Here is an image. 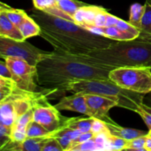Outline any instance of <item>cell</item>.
Returning a JSON list of instances; mask_svg holds the SVG:
<instances>
[{
    "instance_id": "1",
    "label": "cell",
    "mask_w": 151,
    "mask_h": 151,
    "mask_svg": "<svg viewBox=\"0 0 151 151\" xmlns=\"http://www.w3.org/2000/svg\"><path fill=\"white\" fill-rule=\"evenodd\" d=\"M37 68V83L46 89L64 92L69 83L85 80H109L115 68L102 64L87 55H73L54 50L41 59Z\"/></svg>"
},
{
    "instance_id": "2",
    "label": "cell",
    "mask_w": 151,
    "mask_h": 151,
    "mask_svg": "<svg viewBox=\"0 0 151 151\" xmlns=\"http://www.w3.org/2000/svg\"><path fill=\"white\" fill-rule=\"evenodd\" d=\"M85 55L113 68L122 66L151 68V41L139 38L131 41H117L108 48L93 51Z\"/></svg>"
},
{
    "instance_id": "3",
    "label": "cell",
    "mask_w": 151,
    "mask_h": 151,
    "mask_svg": "<svg viewBox=\"0 0 151 151\" xmlns=\"http://www.w3.org/2000/svg\"><path fill=\"white\" fill-rule=\"evenodd\" d=\"M30 16L41 28L77 38L85 43L92 51L108 48L117 41L94 33L72 21L36 8L32 10Z\"/></svg>"
},
{
    "instance_id": "4",
    "label": "cell",
    "mask_w": 151,
    "mask_h": 151,
    "mask_svg": "<svg viewBox=\"0 0 151 151\" xmlns=\"http://www.w3.org/2000/svg\"><path fill=\"white\" fill-rule=\"evenodd\" d=\"M66 91L103 96L115 100L118 107L133 111H135L143 103L145 95L121 88L110 79L75 81L67 86Z\"/></svg>"
},
{
    "instance_id": "5",
    "label": "cell",
    "mask_w": 151,
    "mask_h": 151,
    "mask_svg": "<svg viewBox=\"0 0 151 151\" xmlns=\"http://www.w3.org/2000/svg\"><path fill=\"white\" fill-rule=\"evenodd\" d=\"M109 79L121 88L146 94L151 92V68L122 66L109 72Z\"/></svg>"
},
{
    "instance_id": "6",
    "label": "cell",
    "mask_w": 151,
    "mask_h": 151,
    "mask_svg": "<svg viewBox=\"0 0 151 151\" xmlns=\"http://www.w3.org/2000/svg\"><path fill=\"white\" fill-rule=\"evenodd\" d=\"M50 52L40 50L26 41H16L0 37V56L3 59L7 57L17 58L26 60L32 66H36Z\"/></svg>"
},
{
    "instance_id": "7",
    "label": "cell",
    "mask_w": 151,
    "mask_h": 151,
    "mask_svg": "<svg viewBox=\"0 0 151 151\" xmlns=\"http://www.w3.org/2000/svg\"><path fill=\"white\" fill-rule=\"evenodd\" d=\"M4 59L12 73V79L16 83L18 87L26 91H35L36 66H32L26 60L17 58L7 57Z\"/></svg>"
},
{
    "instance_id": "8",
    "label": "cell",
    "mask_w": 151,
    "mask_h": 151,
    "mask_svg": "<svg viewBox=\"0 0 151 151\" xmlns=\"http://www.w3.org/2000/svg\"><path fill=\"white\" fill-rule=\"evenodd\" d=\"M66 117L62 116L55 106L48 100L38 103L33 107V120L41 124L50 132L58 129L64 124Z\"/></svg>"
},
{
    "instance_id": "9",
    "label": "cell",
    "mask_w": 151,
    "mask_h": 151,
    "mask_svg": "<svg viewBox=\"0 0 151 151\" xmlns=\"http://www.w3.org/2000/svg\"><path fill=\"white\" fill-rule=\"evenodd\" d=\"M85 96L90 116L105 122H114L109 116V111L111 109L117 106V103L115 100L97 94H86Z\"/></svg>"
},
{
    "instance_id": "10",
    "label": "cell",
    "mask_w": 151,
    "mask_h": 151,
    "mask_svg": "<svg viewBox=\"0 0 151 151\" xmlns=\"http://www.w3.org/2000/svg\"><path fill=\"white\" fill-rule=\"evenodd\" d=\"M52 137L49 134L48 135L44 137L32 138L27 137L22 142L10 140L3 147H0V150L9 151H41L47 142Z\"/></svg>"
},
{
    "instance_id": "11",
    "label": "cell",
    "mask_w": 151,
    "mask_h": 151,
    "mask_svg": "<svg viewBox=\"0 0 151 151\" xmlns=\"http://www.w3.org/2000/svg\"><path fill=\"white\" fill-rule=\"evenodd\" d=\"M55 106L59 111H71L90 116L86 96L81 93H74V94L69 97H63Z\"/></svg>"
},
{
    "instance_id": "12",
    "label": "cell",
    "mask_w": 151,
    "mask_h": 151,
    "mask_svg": "<svg viewBox=\"0 0 151 151\" xmlns=\"http://www.w3.org/2000/svg\"><path fill=\"white\" fill-rule=\"evenodd\" d=\"M0 37L16 41H25L20 29L16 26L3 10H0Z\"/></svg>"
},
{
    "instance_id": "13",
    "label": "cell",
    "mask_w": 151,
    "mask_h": 151,
    "mask_svg": "<svg viewBox=\"0 0 151 151\" xmlns=\"http://www.w3.org/2000/svg\"><path fill=\"white\" fill-rule=\"evenodd\" d=\"M106 125L111 134L123 138L126 140H131L137 137L146 135L147 132L141 130L134 129V128H123L117 125L114 122H106Z\"/></svg>"
},
{
    "instance_id": "14",
    "label": "cell",
    "mask_w": 151,
    "mask_h": 151,
    "mask_svg": "<svg viewBox=\"0 0 151 151\" xmlns=\"http://www.w3.org/2000/svg\"><path fill=\"white\" fill-rule=\"evenodd\" d=\"M17 119L13 101L5 99L0 102V124L7 127H12Z\"/></svg>"
},
{
    "instance_id": "15",
    "label": "cell",
    "mask_w": 151,
    "mask_h": 151,
    "mask_svg": "<svg viewBox=\"0 0 151 151\" xmlns=\"http://www.w3.org/2000/svg\"><path fill=\"white\" fill-rule=\"evenodd\" d=\"M94 119V117H92V116H88L87 118H66L64 125L67 128L78 130L82 133L89 132V131H91V125H92Z\"/></svg>"
},
{
    "instance_id": "16",
    "label": "cell",
    "mask_w": 151,
    "mask_h": 151,
    "mask_svg": "<svg viewBox=\"0 0 151 151\" xmlns=\"http://www.w3.org/2000/svg\"><path fill=\"white\" fill-rule=\"evenodd\" d=\"M19 28L25 40L31 37L40 35L41 31L40 25L29 16H28Z\"/></svg>"
},
{
    "instance_id": "17",
    "label": "cell",
    "mask_w": 151,
    "mask_h": 151,
    "mask_svg": "<svg viewBox=\"0 0 151 151\" xmlns=\"http://www.w3.org/2000/svg\"><path fill=\"white\" fill-rule=\"evenodd\" d=\"M0 10H3L6 13L7 18L17 27H19V26L24 22L25 19L29 16L23 10L12 8V7H9L8 5H7V4L3 2H1V8H0Z\"/></svg>"
},
{
    "instance_id": "18",
    "label": "cell",
    "mask_w": 151,
    "mask_h": 151,
    "mask_svg": "<svg viewBox=\"0 0 151 151\" xmlns=\"http://www.w3.org/2000/svg\"><path fill=\"white\" fill-rule=\"evenodd\" d=\"M88 4L78 1V0H60L57 2L58 7L63 13H65L68 16H69L72 19V22H73L72 16L75 14V12L79 10L81 7L88 5Z\"/></svg>"
},
{
    "instance_id": "19",
    "label": "cell",
    "mask_w": 151,
    "mask_h": 151,
    "mask_svg": "<svg viewBox=\"0 0 151 151\" xmlns=\"http://www.w3.org/2000/svg\"><path fill=\"white\" fill-rule=\"evenodd\" d=\"M145 11V5L139 3H134L130 8V17L128 22L140 30L141 22Z\"/></svg>"
},
{
    "instance_id": "20",
    "label": "cell",
    "mask_w": 151,
    "mask_h": 151,
    "mask_svg": "<svg viewBox=\"0 0 151 151\" xmlns=\"http://www.w3.org/2000/svg\"><path fill=\"white\" fill-rule=\"evenodd\" d=\"M16 86L17 84L13 79L0 76V101L11 95Z\"/></svg>"
},
{
    "instance_id": "21",
    "label": "cell",
    "mask_w": 151,
    "mask_h": 151,
    "mask_svg": "<svg viewBox=\"0 0 151 151\" xmlns=\"http://www.w3.org/2000/svg\"><path fill=\"white\" fill-rule=\"evenodd\" d=\"M50 133V131L44 128V126L35 122L32 119L27 127V136L29 138L32 137H40L48 135Z\"/></svg>"
},
{
    "instance_id": "22",
    "label": "cell",
    "mask_w": 151,
    "mask_h": 151,
    "mask_svg": "<svg viewBox=\"0 0 151 151\" xmlns=\"http://www.w3.org/2000/svg\"><path fill=\"white\" fill-rule=\"evenodd\" d=\"M145 5V11L141 22L140 32L151 35V1L147 0Z\"/></svg>"
},
{
    "instance_id": "23",
    "label": "cell",
    "mask_w": 151,
    "mask_h": 151,
    "mask_svg": "<svg viewBox=\"0 0 151 151\" xmlns=\"http://www.w3.org/2000/svg\"><path fill=\"white\" fill-rule=\"evenodd\" d=\"M102 8L103 7H100V6L91 5V4L84 6V24L81 25V27L87 24H93L96 16L98 13V12L102 10Z\"/></svg>"
},
{
    "instance_id": "24",
    "label": "cell",
    "mask_w": 151,
    "mask_h": 151,
    "mask_svg": "<svg viewBox=\"0 0 151 151\" xmlns=\"http://www.w3.org/2000/svg\"><path fill=\"white\" fill-rule=\"evenodd\" d=\"M108 140L110 144L111 150H125L126 148L128 140L111 134V133L106 134Z\"/></svg>"
},
{
    "instance_id": "25",
    "label": "cell",
    "mask_w": 151,
    "mask_h": 151,
    "mask_svg": "<svg viewBox=\"0 0 151 151\" xmlns=\"http://www.w3.org/2000/svg\"><path fill=\"white\" fill-rule=\"evenodd\" d=\"M94 151V150H105L104 147L97 143L94 139V137L88 141L80 144L72 149L71 151Z\"/></svg>"
},
{
    "instance_id": "26",
    "label": "cell",
    "mask_w": 151,
    "mask_h": 151,
    "mask_svg": "<svg viewBox=\"0 0 151 151\" xmlns=\"http://www.w3.org/2000/svg\"><path fill=\"white\" fill-rule=\"evenodd\" d=\"M146 135L137 137L133 139L128 140L126 148L125 150H135V151H146L145 148V145Z\"/></svg>"
},
{
    "instance_id": "27",
    "label": "cell",
    "mask_w": 151,
    "mask_h": 151,
    "mask_svg": "<svg viewBox=\"0 0 151 151\" xmlns=\"http://www.w3.org/2000/svg\"><path fill=\"white\" fill-rule=\"evenodd\" d=\"M91 132L94 134V137H97L100 134H107L110 133V131H109L105 121L100 119H97V118H94L92 125H91Z\"/></svg>"
},
{
    "instance_id": "28",
    "label": "cell",
    "mask_w": 151,
    "mask_h": 151,
    "mask_svg": "<svg viewBox=\"0 0 151 151\" xmlns=\"http://www.w3.org/2000/svg\"><path fill=\"white\" fill-rule=\"evenodd\" d=\"M33 119V109H31L26 113L19 116L12 127L27 130V125Z\"/></svg>"
},
{
    "instance_id": "29",
    "label": "cell",
    "mask_w": 151,
    "mask_h": 151,
    "mask_svg": "<svg viewBox=\"0 0 151 151\" xmlns=\"http://www.w3.org/2000/svg\"><path fill=\"white\" fill-rule=\"evenodd\" d=\"M116 27L119 29H120L122 32H125L126 33L131 34V35H134L136 38H138L139 35L140 34V30L139 29H137V27H134L133 25H131V24L128 22L126 21H124L122 19H119V21L117 22L116 24L115 25Z\"/></svg>"
},
{
    "instance_id": "30",
    "label": "cell",
    "mask_w": 151,
    "mask_h": 151,
    "mask_svg": "<svg viewBox=\"0 0 151 151\" xmlns=\"http://www.w3.org/2000/svg\"><path fill=\"white\" fill-rule=\"evenodd\" d=\"M94 137V134L89 131V132H86V133H81L79 136H78L77 138H75V139L72 140L70 145H69V147H68L67 150L71 151L72 148H74L75 147H76L77 145L80 144H82V143L88 141V140L91 139Z\"/></svg>"
},
{
    "instance_id": "31",
    "label": "cell",
    "mask_w": 151,
    "mask_h": 151,
    "mask_svg": "<svg viewBox=\"0 0 151 151\" xmlns=\"http://www.w3.org/2000/svg\"><path fill=\"white\" fill-rule=\"evenodd\" d=\"M27 138V130L11 127L10 139H11L12 141L17 142H22L24 141Z\"/></svg>"
},
{
    "instance_id": "32",
    "label": "cell",
    "mask_w": 151,
    "mask_h": 151,
    "mask_svg": "<svg viewBox=\"0 0 151 151\" xmlns=\"http://www.w3.org/2000/svg\"><path fill=\"white\" fill-rule=\"evenodd\" d=\"M32 1L35 8L43 11L57 5L56 0H32Z\"/></svg>"
},
{
    "instance_id": "33",
    "label": "cell",
    "mask_w": 151,
    "mask_h": 151,
    "mask_svg": "<svg viewBox=\"0 0 151 151\" xmlns=\"http://www.w3.org/2000/svg\"><path fill=\"white\" fill-rule=\"evenodd\" d=\"M63 151L61 145L56 139L51 138L47 142L41 151Z\"/></svg>"
},
{
    "instance_id": "34",
    "label": "cell",
    "mask_w": 151,
    "mask_h": 151,
    "mask_svg": "<svg viewBox=\"0 0 151 151\" xmlns=\"http://www.w3.org/2000/svg\"><path fill=\"white\" fill-rule=\"evenodd\" d=\"M107 10L103 7L102 10L98 12L95 19H94V23L91 25H94V26L97 27H106V13H107Z\"/></svg>"
},
{
    "instance_id": "35",
    "label": "cell",
    "mask_w": 151,
    "mask_h": 151,
    "mask_svg": "<svg viewBox=\"0 0 151 151\" xmlns=\"http://www.w3.org/2000/svg\"><path fill=\"white\" fill-rule=\"evenodd\" d=\"M134 112L137 113L141 116L142 119L145 122L146 125L149 128V130H151V114L143 109L142 106V104H140L139 106V107L137 108V109Z\"/></svg>"
},
{
    "instance_id": "36",
    "label": "cell",
    "mask_w": 151,
    "mask_h": 151,
    "mask_svg": "<svg viewBox=\"0 0 151 151\" xmlns=\"http://www.w3.org/2000/svg\"><path fill=\"white\" fill-rule=\"evenodd\" d=\"M73 22L76 23L77 24L83 25L84 24V12H83V7H81L79 10L75 12V14L72 16Z\"/></svg>"
},
{
    "instance_id": "37",
    "label": "cell",
    "mask_w": 151,
    "mask_h": 151,
    "mask_svg": "<svg viewBox=\"0 0 151 151\" xmlns=\"http://www.w3.org/2000/svg\"><path fill=\"white\" fill-rule=\"evenodd\" d=\"M0 76L12 79V73L9 67L7 66L5 60H4V62H0Z\"/></svg>"
},
{
    "instance_id": "38",
    "label": "cell",
    "mask_w": 151,
    "mask_h": 151,
    "mask_svg": "<svg viewBox=\"0 0 151 151\" xmlns=\"http://www.w3.org/2000/svg\"><path fill=\"white\" fill-rule=\"evenodd\" d=\"M119 18L116 17V16H114V15L110 14L109 12H107L106 13V27H111V26H115L117 23V22L119 21Z\"/></svg>"
},
{
    "instance_id": "39",
    "label": "cell",
    "mask_w": 151,
    "mask_h": 151,
    "mask_svg": "<svg viewBox=\"0 0 151 151\" xmlns=\"http://www.w3.org/2000/svg\"><path fill=\"white\" fill-rule=\"evenodd\" d=\"M145 148L146 151H151V137H148L146 134V139H145Z\"/></svg>"
},
{
    "instance_id": "40",
    "label": "cell",
    "mask_w": 151,
    "mask_h": 151,
    "mask_svg": "<svg viewBox=\"0 0 151 151\" xmlns=\"http://www.w3.org/2000/svg\"><path fill=\"white\" fill-rule=\"evenodd\" d=\"M143 103H145L147 106L151 107V92L146 94L145 95L144 100H143Z\"/></svg>"
},
{
    "instance_id": "41",
    "label": "cell",
    "mask_w": 151,
    "mask_h": 151,
    "mask_svg": "<svg viewBox=\"0 0 151 151\" xmlns=\"http://www.w3.org/2000/svg\"><path fill=\"white\" fill-rule=\"evenodd\" d=\"M147 135L148 136V137H151V130H149V131H148V133L147 134Z\"/></svg>"
},
{
    "instance_id": "42",
    "label": "cell",
    "mask_w": 151,
    "mask_h": 151,
    "mask_svg": "<svg viewBox=\"0 0 151 151\" xmlns=\"http://www.w3.org/2000/svg\"><path fill=\"white\" fill-rule=\"evenodd\" d=\"M56 1H57V2H58V1H60V0H56Z\"/></svg>"
},
{
    "instance_id": "43",
    "label": "cell",
    "mask_w": 151,
    "mask_h": 151,
    "mask_svg": "<svg viewBox=\"0 0 151 151\" xmlns=\"http://www.w3.org/2000/svg\"><path fill=\"white\" fill-rule=\"evenodd\" d=\"M150 1H151V0H150Z\"/></svg>"
}]
</instances>
